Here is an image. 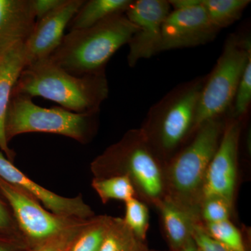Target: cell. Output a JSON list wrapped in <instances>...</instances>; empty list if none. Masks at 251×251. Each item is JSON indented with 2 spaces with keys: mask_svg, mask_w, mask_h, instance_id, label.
I'll list each match as a JSON object with an SVG mask.
<instances>
[{
  "mask_svg": "<svg viewBox=\"0 0 251 251\" xmlns=\"http://www.w3.org/2000/svg\"><path fill=\"white\" fill-rule=\"evenodd\" d=\"M13 94L42 97L76 113L98 114L109 85L105 72L77 76L48 58L25 67Z\"/></svg>",
  "mask_w": 251,
  "mask_h": 251,
  "instance_id": "obj_1",
  "label": "cell"
},
{
  "mask_svg": "<svg viewBox=\"0 0 251 251\" xmlns=\"http://www.w3.org/2000/svg\"><path fill=\"white\" fill-rule=\"evenodd\" d=\"M165 165L138 128L128 130L97 157L92 170L96 178L128 176L137 196L156 206L167 196Z\"/></svg>",
  "mask_w": 251,
  "mask_h": 251,
  "instance_id": "obj_2",
  "label": "cell"
},
{
  "mask_svg": "<svg viewBox=\"0 0 251 251\" xmlns=\"http://www.w3.org/2000/svg\"><path fill=\"white\" fill-rule=\"evenodd\" d=\"M137 29L125 14L114 15L87 29L70 30L49 59L77 76L105 72L112 55L128 44Z\"/></svg>",
  "mask_w": 251,
  "mask_h": 251,
  "instance_id": "obj_3",
  "label": "cell"
},
{
  "mask_svg": "<svg viewBox=\"0 0 251 251\" xmlns=\"http://www.w3.org/2000/svg\"><path fill=\"white\" fill-rule=\"evenodd\" d=\"M206 77L180 84L168 92L150 108L140 128L165 163L194 133L198 101Z\"/></svg>",
  "mask_w": 251,
  "mask_h": 251,
  "instance_id": "obj_4",
  "label": "cell"
},
{
  "mask_svg": "<svg viewBox=\"0 0 251 251\" xmlns=\"http://www.w3.org/2000/svg\"><path fill=\"white\" fill-rule=\"evenodd\" d=\"M226 116L203 122L191 142L165 165L167 196L199 214L206 171L222 138Z\"/></svg>",
  "mask_w": 251,
  "mask_h": 251,
  "instance_id": "obj_5",
  "label": "cell"
},
{
  "mask_svg": "<svg viewBox=\"0 0 251 251\" xmlns=\"http://www.w3.org/2000/svg\"><path fill=\"white\" fill-rule=\"evenodd\" d=\"M97 114H80L62 107L39 106L32 99L12 94L6 114L5 133L9 142L27 133H54L87 143L97 128Z\"/></svg>",
  "mask_w": 251,
  "mask_h": 251,
  "instance_id": "obj_6",
  "label": "cell"
},
{
  "mask_svg": "<svg viewBox=\"0 0 251 251\" xmlns=\"http://www.w3.org/2000/svg\"><path fill=\"white\" fill-rule=\"evenodd\" d=\"M251 59V36L230 34L215 67L206 77L198 101L195 131L203 122L224 116L230 110L237 86Z\"/></svg>",
  "mask_w": 251,
  "mask_h": 251,
  "instance_id": "obj_7",
  "label": "cell"
},
{
  "mask_svg": "<svg viewBox=\"0 0 251 251\" xmlns=\"http://www.w3.org/2000/svg\"><path fill=\"white\" fill-rule=\"evenodd\" d=\"M0 192L12 209L18 227L38 247L73 237L88 220L55 215L22 190L1 178Z\"/></svg>",
  "mask_w": 251,
  "mask_h": 251,
  "instance_id": "obj_8",
  "label": "cell"
},
{
  "mask_svg": "<svg viewBox=\"0 0 251 251\" xmlns=\"http://www.w3.org/2000/svg\"><path fill=\"white\" fill-rule=\"evenodd\" d=\"M171 11L166 0L132 1L125 14L138 29L128 43L129 67H134L140 59H150L161 52L162 27Z\"/></svg>",
  "mask_w": 251,
  "mask_h": 251,
  "instance_id": "obj_9",
  "label": "cell"
},
{
  "mask_svg": "<svg viewBox=\"0 0 251 251\" xmlns=\"http://www.w3.org/2000/svg\"><path fill=\"white\" fill-rule=\"evenodd\" d=\"M242 121L227 118L219 148L206 171L201 201L206 198L219 197L233 204Z\"/></svg>",
  "mask_w": 251,
  "mask_h": 251,
  "instance_id": "obj_10",
  "label": "cell"
},
{
  "mask_svg": "<svg viewBox=\"0 0 251 251\" xmlns=\"http://www.w3.org/2000/svg\"><path fill=\"white\" fill-rule=\"evenodd\" d=\"M209 20L202 5L173 10L162 27L161 52L204 45L219 32Z\"/></svg>",
  "mask_w": 251,
  "mask_h": 251,
  "instance_id": "obj_11",
  "label": "cell"
},
{
  "mask_svg": "<svg viewBox=\"0 0 251 251\" xmlns=\"http://www.w3.org/2000/svg\"><path fill=\"white\" fill-rule=\"evenodd\" d=\"M0 178L22 190L38 202L42 203L55 215L81 220L90 219L94 216V211L84 202L81 195L75 198H65L46 189L18 169L1 151Z\"/></svg>",
  "mask_w": 251,
  "mask_h": 251,
  "instance_id": "obj_12",
  "label": "cell"
},
{
  "mask_svg": "<svg viewBox=\"0 0 251 251\" xmlns=\"http://www.w3.org/2000/svg\"><path fill=\"white\" fill-rule=\"evenodd\" d=\"M84 2L83 0H64L50 14L36 21L24 44L26 67L53 53L62 42L66 27Z\"/></svg>",
  "mask_w": 251,
  "mask_h": 251,
  "instance_id": "obj_13",
  "label": "cell"
},
{
  "mask_svg": "<svg viewBox=\"0 0 251 251\" xmlns=\"http://www.w3.org/2000/svg\"><path fill=\"white\" fill-rule=\"evenodd\" d=\"M31 0H0V55L25 44L36 24Z\"/></svg>",
  "mask_w": 251,
  "mask_h": 251,
  "instance_id": "obj_14",
  "label": "cell"
},
{
  "mask_svg": "<svg viewBox=\"0 0 251 251\" xmlns=\"http://www.w3.org/2000/svg\"><path fill=\"white\" fill-rule=\"evenodd\" d=\"M165 234L172 251H176L193 239L198 224H202L198 211L186 207L166 196L156 204Z\"/></svg>",
  "mask_w": 251,
  "mask_h": 251,
  "instance_id": "obj_15",
  "label": "cell"
},
{
  "mask_svg": "<svg viewBox=\"0 0 251 251\" xmlns=\"http://www.w3.org/2000/svg\"><path fill=\"white\" fill-rule=\"evenodd\" d=\"M0 67V149L9 161L14 159L15 153L9 148L5 133L6 114L15 85L23 69L26 67L24 44L13 46L1 54Z\"/></svg>",
  "mask_w": 251,
  "mask_h": 251,
  "instance_id": "obj_16",
  "label": "cell"
},
{
  "mask_svg": "<svg viewBox=\"0 0 251 251\" xmlns=\"http://www.w3.org/2000/svg\"><path fill=\"white\" fill-rule=\"evenodd\" d=\"M130 0H90L85 1L70 24L71 30L87 29L114 15L125 14Z\"/></svg>",
  "mask_w": 251,
  "mask_h": 251,
  "instance_id": "obj_17",
  "label": "cell"
},
{
  "mask_svg": "<svg viewBox=\"0 0 251 251\" xmlns=\"http://www.w3.org/2000/svg\"><path fill=\"white\" fill-rule=\"evenodd\" d=\"M250 0H202L203 8L211 24L221 31L242 17Z\"/></svg>",
  "mask_w": 251,
  "mask_h": 251,
  "instance_id": "obj_18",
  "label": "cell"
},
{
  "mask_svg": "<svg viewBox=\"0 0 251 251\" xmlns=\"http://www.w3.org/2000/svg\"><path fill=\"white\" fill-rule=\"evenodd\" d=\"M111 216H94L86 221L66 251H99Z\"/></svg>",
  "mask_w": 251,
  "mask_h": 251,
  "instance_id": "obj_19",
  "label": "cell"
},
{
  "mask_svg": "<svg viewBox=\"0 0 251 251\" xmlns=\"http://www.w3.org/2000/svg\"><path fill=\"white\" fill-rule=\"evenodd\" d=\"M92 186L104 204L110 200L125 202L131 198H137L134 186L129 178L125 175L95 177L92 181Z\"/></svg>",
  "mask_w": 251,
  "mask_h": 251,
  "instance_id": "obj_20",
  "label": "cell"
},
{
  "mask_svg": "<svg viewBox=\"0 0 251 251\" xmlns=\"http://www.w3.org/2000/svg\"><path fill=\"white\" fill-rule=\"evenodd\" d=\"M137 240L123 219L111 217L99 251H130Z\"/></svg>",
  "mask_w": 251,
  "mask_h": 251,
  "instance_id": "obj_21",
  "label": "cell"
},
{
  "mask_svg": "<svg viewBox=\"0 0 251 251\" xmlns=\"http://www.w3.org/2000/svg\"><path fill=\"white\" fill-rule=\"evenodd\" d=\"M125 216L123 220L135 238L140 242L146 239L150 226V214L148 206L137 198L125 202Z\"/></svg>",
  "mask_w": 251,
  "mask_h": 251,
  "instance_id": "obj_22",
  "label": "cell"
},
{
  "mask_svg": "<svg viewBox=\"0 0 251 251\" xmlns=\"http://www.w3.org/2000/svg\"><path fill=\"white\" fill-rule=\"evenodd\" d=\"M206 233L232 251H247L240 231L230 221L203 224Z\"/></svg>",
  "mask_w": 251,
  "mask_h": 251,
  "instance_id": "obj_23",
  "label": "cell"
},
{
  "mask_svg": "<svg viewBox=\"0 0 251 251\" xmlns=\"http://www.w3.org/2000/svg\"><path fill=\"white\" fill-rule=\"evenodd\" d=\"M251 101V59L247 63L242 76L237 86L229 117L242 120L247 115Z\"/></svg>",
  "mask_w": 251,
  "mask_h": 251,
  "instance_id": "obj_24",
  "label": "cell"
},
{
  "mask_svg": "<svg viewBox=\"0 0 251 251\" xmlns=\"http://www.w3.org/2000/svg\"><path fill=\"white\" fill-rule=\"evenodd\" d=\"M232 206L227 201L219 197L204 198L200 204V218L202 224H216L229 221Z\"/></svg>",
  "mask_w": 251,
  "mask_h": 251,
  "instance_id": "obj_25",
  "label": "cell"
},
{
  "mask_svg": "<svg viewBox=\"0 0 251 251\" xmlns=\"http://www.w3.org/2000/svg\"><path fill=\"white\" fill-rule=\"evenodd\" d=\"M193 239L196 246L202 251H232L206 233L202 224H198L195 227Z\"/></svg>",
  "mask_w": 251,
  "mask_h": 251,
  "instance_id": "obj_26",
  "label": "cell"
},
{
  "mask_svg": "<svg viewBox=\"0 0 251 251\" xmlns=\"http://www.w3.org/2000/svg\"><path fill=\"white\" fill-rule=\"evenodd\" d=\"M64 0H31L33 11L37 21L58 8Z\"/></svg>",
  "mask_w": 251,
  "mask_h": 251,
  "instance_id": "obj_27",
  "label": "cell"
},
{
  "mask_svg": "<svg viewBox=\"0 0 251 251\" xmlns=\"http://www.w3.org/2000/svg\"><path fill=\"white\" fill-rule=\"evenodd\" d=\"M76 234L72 237L49 243V244H44V245L40 246V247H37L35 249L29 251H66L68 246L72 242L74 237L76 235Z\"/></svg>",
  "mask_w": 251,
  "mask_h": 251,
  "instance_id": "obj_28",
  "label": "cell"
},
{
  "mask_svg": "<svg viewBox=\"0 0 251 251\" xmlns=\"http://www.w3.org/2000/svg\"><path fill=\"white\" fill-rule=\"evenodd\" d=\"M168 2L173 10H184L201 6L202 0H169Z\"/></svg>",
  "mask_w": 251,
  "mask_h": 251,
  "instance_id": "obj_29",
  "label": "cell"
},
{
  "mask_svg": "<svg viewBox=\"0 0 251 251\" xmlns=\"http://www.w3.org/2000/svg\"><path fill=\"white\" fill-rule=\"evenodd\" d=\"M11 226V219L8 211L0 201V230H6Z\"/></svg>",
  "mask_w": 251,
  "mask_h": 251,
  "instance_id": "obj_30",
  "label": "cell"
},
{
  "mask_svg": "<svg viewBox=\"0 0 251 251\" xmlns=\"http://www.w3.org/2000/svg\"><path fill=\"white\" fill-rule=\"evenodd\" d=\"M196 250H197V246H196V243H195L194 240L192 239L184 247L176 251H196Z\"/></svg>",
  "mask_w": 251,
  "mask_h": 251,
  "instance_id": "obj_31",
  "label": "cell"
},
{
  "mask_svg": "<svg viewBox=\"0 0 251 251\" xmlns=\"http://www.w3.org/2000/svg\"><path fill=\"white\" fill-rule=\"evenodd\" d=\"M130 251H148L147 249L146 246L144 244V242H140L139 240H137L135 243L134 247L132 248L131 250Z\"/></svg>",
  "mask_w": 251,
  "mask_h": 251,
  "instance_id": "obj_32",
  "label": "cell"
},
{
  "mask_svg": "<svg viewBox=\"0 0 251 251\" xmlns=\"http://www.w3.org/2000/svg\"><path fill=\"white\" fill-rule=\"evenodd\" d=\"M0 251H9L7 249H6V248L1 247V246H0Z\"/></svg>",
  "mask_w": 251,
  "mask_h": 251,
  "instance_id": "obj_33",
  "label": "cell"
},
{
  "mask_svg": "<svg viewBox=\"0 0 251 251\" xmlns=\"http://www.w3.org/2000/svg\"><path fill=\"white\" fill-rule=\"evenodd\" d=\"M196 251H202V250H201V249H200L199 248H198L197 247V250H196Z\"/></svg>",
  "mask_w": 251,
  "mask_h": 251,
  "instance_id": "obj_34",
  "label": "cell"
},
{
  "mask_svg": "<svg viewBox=\"0 0 251 251\" xmlns=\"http://www.w3.org/2000/svg\"><path fill=\"white\" fill-rule=\"evenodd\" d=\"M1 56H0V67H1Z\"/></svg>",
  "mask_w": 251,
  "mask_h": 251,
  "instance_id": "obj_35",
  "label": "cell"
}]
</instances>
